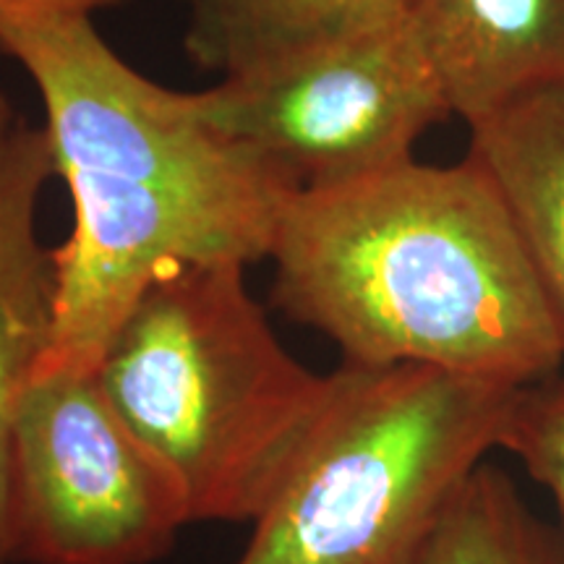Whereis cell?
Listing matches in <instances>:
<instances>
[{
  "mask_svg": "<svg viewBox=\"0 0 564 564\" xmlns=\"http://www.w3.org/2000/svg\"><path fill=\"white\" fill-rule=\"evenodd\" d=\"M47 116L74 228L53 249L51 340L34 366L91 373L112 333L162 272L270 259L299 192L186 108L100 37L89 17L0 32Z\"/></svg>",
  "mask_w": 564,
  "mask_h": 564,
  "instance_id": "obj_1",
  "label": "cell"
},
{
  "mask_svg": "<svg viewBox=\"0 0 564 564\" xmlns=\"http://www.w3.org/2000/svg\"><path fill=\"white\" fill-rule=\"evenodd\" d=\"M270 259L274 306L329 337L343 364L432 366L510 387L564 369L544 285L470 158L295 192Z\"/></svg>",
  "mask_w": 564,
  "mask_h": 564,
  "instance_id": "obj_2",
  "label": "cell"
},
{
  "mask_svg": "<svg viewBox=\"0 0 564 564\" xmlns=\"http://www.w3.org/2000/svg\"><path fill=\"white\" fill-rule=\"evenodd\" d=\"M246 264L162 272L112 333L95 377L178 486L192 523H253L293 474L337 377L282 348Z\"/></svg>",
  "mask_w": 564,
  "mask_h": 564,
  "instance_id": "obj_3",
  "label": "cell"
},
{
  "mask_svg": "<svg viewBox=\"0 0 564 564\" xmlns=\"http://www.w3.org/2000/svg\"><path fill=\"white\" fill-rule=\"evenodd\" d=\"M333 403L236 564H415L518 387L432 366L335 371Z\"/></svg>",
  "mask_w": 564,
  "mask_h": 564,
  "instance_id": "obj_4",
  "label": "cell"
},
{
  "mask_svg": "<svg viewBox=\"0 0 564 564\" xmlns=\"http://www.w3.org/2000/svg\"><path fill=\"white\" fill-rule=\"evenodd\" d=\"M183 100L299 192L411 162L415 141L453 116L405 17Z\"/></svg>",
  "mask_w": 564,
  "mask_h": 564,
  "instance_id": "obj_5",
  "label": "cell"
},
{
  "mask_svg": "<svg viewBox=\"0 0 564 564\" xmlns=\"http://www.w3.org/2000/svg\"><path fill=\"white\" fill-rule=\"evenodd\" d=\"M188 523L178 486L95 371L32 373L13 421L11 564H150Z\"/></svg>",
  "mask_w": 564,
  "mask_h": 564,
  "instance_id": "obj_6",
  "label": "cell"
},
{
  "mask_svg": "<svg viewBox=\"0 0 564 564\" xmlns=\"http://www.w3.org/2000/svg\"><path fill=\"white\" fill-rule=\"evenodd\" d=\"M408 30L465 123L564 87V0H405Z\"/></svg>",
  "mask_w": 564,
  "mask_h": 564,
  "instance_id": "obj_7",
  "label": "cell"
},
{
  "mask_svg": "<svg viewBox=\"0 0 564 564\" xmlns=\"http://www.w3.org/2000/svg\"><path fill=\"white\" fill-rule=\"evenodd\" d=\"M55 175L51 137L19 123L0 154V564L9 554V474L21 390L51 340L53 249L40 241L37 209Z\"/></svg>",
  "mask_w": 564,
  "mask_h": 564,
  "instance_id": "obj_8",
  "label": "cell"
},
{
  "mask_svg": "<svg viewBox=\"0 0 564 564\" xmlns=\"http://www.w3.org/2000/svg\"><path fill=\"white\" fill-rule=\"evenodd\" d=\"M465 158L489 175L554 312L564 348V87L478 118Z\"/></svg>",
  "mask_w": 564,
  "mask_h": 564,
  "instance_id": "obj_9",
  "label": "cell"
},
{
  "mask_svg": "<svg viewBox=\"0 0 564 564\" xmlns=\"http://www.w3.org/2000/svg\"><path fill=\"white\" fill-rule=\"evenodd\" d=\"M405 0H192L186 53L204 70L251 74L403 19Z\"/></svg>",
  "mask_w": 564,
  "mask_h": 564,
  "instance_id": "obj_10",
  "label": "cell"
},
{
  "mask_svg": "<svg viewBox=\"0 0 564 564\" xmlns=\"http://www.w3.org/2000/svg\"><path fill=\"white\" fill-rule=\"evenodd\" d=\"M415 564H564V535L535 514L502 468L468 476Z\"/></svg>",
  "mask_w": 564,
  "mask_h": 564,
  "instance_id": "obj_11",
  "label": "cell"
},
{
  "mask_svg": "<svg viewBox=\"0 0 564 564\" xmlns=\"http://www.w3.org/2000/svg\"><path fill=\"white\" fill-rule=\"evenodd\" d=\"M502 453L520 457L528 476L552 494L564 535V369L518 387L502 434Z\"/></svg>",
  "mask_w": 564,
  "mask_h": 564,
  "instance_id": "obj_12",
  "label": "cell"
},
{
  "mask_svg": "<svg viewBox=\"0 0 564 564\" xmlns=\"http://www.w3.org/2000/svg\"><path fill=\"white\" fill-rule=\"evenodd\" d=\"M123 0H0V32L11 26L42 24V21L95 17L97 11Z\"/></svg>",
  "mask_w": 564,
  "mask_h": 564,
  "instance_id": "obj_13",
  "label": "cell"
},
{
  "mask_svg": "<svg viewBox=\"0 0 564 564\" xmlns=\"http://www.w3.org/2000/svg\"><path fill=\"white\" fill-rule=\"evenodd\" d=\"M19 123H13V110L9 108V102H6V97L0 95V154H3L6 144H9L13 129H17Z\"/></svg>",
  "mask_w": 564,
  "mask_h": 564,
  "instance_id": "obj_14",
  "label": "cell"
}]
</instances>
